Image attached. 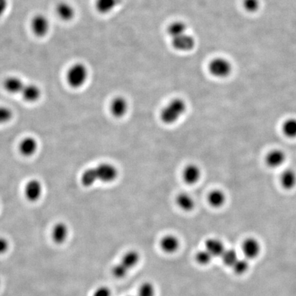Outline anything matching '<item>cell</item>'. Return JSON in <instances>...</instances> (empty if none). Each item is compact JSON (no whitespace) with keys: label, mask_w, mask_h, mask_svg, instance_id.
Instances as JSON below:
<instances>
[{"label":"cell","mask_w":296,"mask_h":296,"mask_svg":"<svg viewBox=\"0 0 296 296\" xmlns=\"http://www.w3.org/2000/svg\"><path fill=\"white\" fill-rule=\"evenodd\" d=\"M118 170L112 164L102 163L85 171L82 176L81 182L85 187H90L97 182L110 183L118 177Z\"/></svg>","instance_id":"cell-1"},{"label":"cell","mask_w":296,"mask_h":296,"mask_svg":"<svg viewBox=\"0 0 296 296\" xmlns=\"http://www.w3.org/2000/svg\"><path fill=\"white\" fill-rule=\"evenodd\" d=\"M186 109L187 105L184 100L180 98L174 99L162 109L160 115L161 121L165 124H173L183 116Z\"/></svg>","instance_id":"cell-2"},{"label":"cell","mask_w":296,"mask_h":296,"mask_svg":"<svg viewBox=\"0 0 296 296\" xmlns=\"http://www.w3.org/2000/svg\"><path fill=\"white\" fill-rule=\"evenodd\" d=\"M140 261V254L136 250H131L126 252L119 263L112 269V274L118 279L125 278L129 271L135 267Z\"/></svg>","instance_id":"cell-3"},{"label":"cell","mask_w":296,"mask_h":296,"mask_svg":"<svg viewBox=\"0 0 296 296\" xmlns=\"http://www.w3.org/2000/svg\"><path fill=\"white\" fill-rule=\"evenodd\" d=\"M88 78V69L84 64L76 62L69 67L67 74L68 84L72 88L78 89L86 83Z\"/></svg>","instance_id":"cell-4"},{"label":"cell","mask_w":296,"mask_h":296,"mask_svg":"<svg viewBox=\"0 0 296 296\" xmlns=\"http://www.w3.org/2000/svg\"><path fill=\"white\" fill-rule=\"evenodd\" d=\"M210 74L215 78L228 77L232 71V64L227 59L218 57L212 59L208 66Z\"/></svg>","instance_id":"cell-5"},{"label":"cell","mask_w":296,"mask_h":296,"mask_svg":"<svg viewBox=\"0 0 296 296\" xmlns=\"http://www.w3.org/2000/svg\"><path fill=\"white\" fill-rule=\"evenodd\" d=\"M31 29L36 36L43 37L48 34L50 30V22L46 16L38 14L31 21Z\"/></svg>","instance_id":"cell-6"},{"label":"cell","mask_w":296,"mask_h":296,"mask_svg":"<svg viewBox=\"0 0 296 296\" xmlns=\"http://www.w3.org/2000/svg\"><path fill=\"white\" fill-rule=\"evenodd\" d=\"M241 249L245 259L250 260L259 257L261 253V246L259 241L255 238L249 237L242 243Z\"/></svg>","instance_id":"cell-7"},{"label":"cell","mask_w":296,"mask_h":296,"mask_svg":"<svg viewBox=\"0 0 296 296\" xmlns=\"http://www.w3.org/2000/svg\"><path fill=\"white\" fill-rule=\"evenodd\" d=\"M286 159V153L283 149H273L266 154L265 162L269 168L276 169L281 167Z\"/></svg>","instance_id":"cell-8"},{"label":"cell","mask_w":296,"mask_h":296,"mask_svg":"<svg viewBox=\"0 0 296 296\" xmlns=\"http://www.w3.org/2000/svg\"><path fill=\"white\" fill-rule=\"evenodd\" d=\"M172 45L178 51L189 52L192 50L196 45V41L192 36L185 33L182 35L172 39Z\"/></svg>","instance_id":"cell-9"},{"label":"cell","mask_w":296,"mask_h":296,"mask_svg":"<svg viewBox=\"0 0 296 296\" xmlns=\"http://www.w3.org/2000/svg\"><path fill=\"white\" fill-rule=\"evenodd\" d=\"M111 112L113 116L117 118H123L128 112V103L124 97L119 96L116 97L111 102L110 106Z\"/></svg>","instance_id":"cell-10"},{"label":"cell","mask_w":296,"mask_h":296,"mask_svg":"<svg viewBox=\"0 0 296 296\" xmlns=\"http://www.w3.org/2000/svg\"><path fill=\"white\" fill-rule=\"evenodd\" d=\"M41 193H42V186L39 180H32L26 184L25 194L29 201L35 202L39 200Z\"/></svg>","instance_id":"cell-11"},{"label":"cell","mask_w":296,"mask_h":296,"mask_svg":"<svg viewBox=\"0 0 296 296\" xmlns=\"http://www.w3.org/2000/svg\"><path fill=\"white\" fill-rule=\"evenodd\" d=\"M160 246L165 253H175L180 247V241L177 237L174 235H166L161 238Z\"/></svg>","instance_id":"cell-12"},{"label":"cell","mask_w":296,"mask_h":296,"mask_svg":"<svg viewBox=\"0 0 296 296\" xmlns=\"http://www.w3.org/2000/svg\"><path fill=\"white\" fill-rule=\"evenodd\" d=\"M201 170L198 165L190 164L186 166L182 173L184 182L189 184H194L200 180L201 178Z\"/></svg>","instance_id":"cell-13"},{"label":"cell","mask_w":296,"mask_h":296,"mask_svg":"<svg viewBox=\"0 0 296 296\" xmlns=\"http://www.w3.org/2000/svg\"><path fill=\"white\" fill-rule=\"evenodd\" d=\"M69 235V229L67 224L64 223H57L52 230V237L53 241L57 244H62L64 243Z\"/></svg>","instance_id":"cell-14"},{"label":"cell","mask_w":296,"mask_h":296,"mask_svg":"<svg viewBox=\"0 0 296 296\" xmlns=\"http://www.w3.org/2000/svg\"><path fill=\"white\" fill-rule=\"evenodd\" d=\"M205 249L213 257H221L226 248L222 241L216 238H210L205 242Z\"/></svg>","instance_id":"cell-15"},{"label":"cell","mask_w":296,"mask_h":296,"mask_svg":"<svg viewBox=\"0 0 296 296\" xmlns=\"http://www.w3.org/2000/svg\"><path fill=\"white\" fill-rule=\"evenodd\" d=\"M282 187L285 190H292L296 186V172L292 169L284 171L280 177Z\"/></svg>","instance_id":"cell-16"},{"label":"cell","mask_w":296,"mask_h":296,"mask_svg":"<svg viewBox=\"0 0 296 296\" xmlns=\"http://www.w3.org/2000/svg\"><path fill=\"white\" fill-rule=\"evenodd\" d=\"M57 13L61 20L68 22L74 19L76 12L70 3L62 1L57 5Z\"/></svg>","instance_id":"cell-17"},{"label":"cell","mask_w":296,"mask_h":296,"mask_svg":"<svg viewBox=\"0 0 296 296\" xmlns=\"http://www.w3.org/2000/svg\"><path fill=\"white\" fill-rule=\"evenodd\" d=\"M226 201V194L222 190L214 189L208 193V203L213 208H221L225 205Z\"/></svg>","instance_id":"cell-18"},{"label":"cell","mask_w":296,"mask_h":296,"mask_svg":"<svg viewBox=\"0 0 296 296\" xmlns=\"http://www.w3.org/2000/svg\"><path fill=\"white\" fill-rule=\"evenodd\" d=\"M121 2V0H96L95 8L99 13L108 14L116 9Z\"/></svg>","instance_id":"cell-19"},{"label":"cell","mask_w":296,"mask_h":296,"mask_svg":"<svg viewBox=\"0 0 296 296\" xmlns=\"http://www.w3.org/2000/svg\"><path fill=\"white\" fill-rule=\"evenodd\" d=\"M21 93L24 100L30 102H35L41 96V90L35 85H25Z\"/></svg>","instance_id":"cell-20"},{"label":"cell","mask_w":296,"mask_h":296,"mask_svg":"<svg viewBox=\"0 0 296 296\" xmlns=\"http://www.w3.org/2000/svg\"><path fill=\"white\" fill-rule=\"evenodd\" d=\"M177 204L179 208L184 211L189 212L195 207V201L188 193H180L177 198Z\"/></svg>","instance_id":"cell-21"},{"label":"cell","mask_w":296,"mask_h":296,"mask_svg":"<svg viewBox=\"0 0 296 296\" xmlns=\"http://www.w3.org/2000/svg\"><path fill=\"white\" fill-rule=\"evenodd\" d=\"M37 142L35 139L32 137H28L21 142L20 150L24 156H32L37 149Z\"/></svg>","instance_id":"cell-22"},{"label":"cell","mask_w":296,"mask_h":296,"mask_svg":"<svg viewBox=\"0 0 296 296\" xmlns=\"http://www.w3.org/2000/svg\"><path fill=\"white\" fill-rule=\"evenodd\" d=\"M24 86L22 80L15 76L7 78L4 82L5 89L11 93H22Z\"/></svg>","instance_id":"cell-23"},{"label":"cell","mask_w":296,"mask_h":296,"mask_svg":"<svg viewBox=\"0 0 296 296\" xmlns=\"http://www.w3.org/2000/svg\"><path fill=\"white\" fill-rule=\"evenodd\" d=\"M282 132L287 138L296 139V118H287L281 126Z\"/></svg>","instance_id":"cell-24"},{"label":"cell","mask_w":296,"mask_h":296,"mask_svg":"<svg viewBox=\"0 0 296 296\" xmlns=\"http://www.w3.org/2000/svg\"><path fill=\"white\" fill-rule=\"evenodd\" d=\"M187 25L183 22L177 21L170 24L168 28V33L171 39L178 37L187 33Z\"/></svg>","instance_id":"cell-25"},{"label":"cell","mask_w":296,"mask_h":296,"mask_svg":"<svg viewBox=\"0 0 296 296\" xmlns=\"http://www.w3.org/2000/svg\"><path fill=\"white\" fill-rule=\"evenodd\" d=\"M221 257L224 264L231 267L238 259L237 252L233 249H226Z\"/></svg>","instance_id":"cell-26"},{"label":"cell","mask_w":296,"mask_h":296,"mask_svg":"<svg viewBox=\"0 0 296 296\" xmlns=\"http://www.w3.org/2000/svg\"><path fill=\"white\" fill-rule=\"evenodd\" d=\"M250 267L248 260L247 259H238L233 266V269L235 274L237 275H243L248 271Z\"/></svg>","instance_id":"cell-27"},{"label":"cell","mask_w":296,"mask_h":296,"mask_svg":"<svg viewBox=\"0 0 296 296\" xmlns=\"http://www.w3.org/2000/svg\"><path fill=\"white\" fill-rule=\"evenodd\" d=\"M213 258L211 254L207 251L206 249L200 250V251L197 252L196 255L197 263L202 265V266H207V265L210 264Z\"/></svg>","instance_id":"cell-28"},{"label":"cell","mask_w":296,"mask_h":296,"mask_svg":"<svg viewBox=\"0 0 296 296\" xmlns=\"http://www.w3.org/2000/svg\"><path fill=\"white\" fill-rule=\"evenodd\" d=\"M155 287L150 282H145L139 287L137 296H155Z\"/></svg>","instance_id":"cell-29"},{"label":"cell","mask_w":296,"mask_h":296,"mask_svg":"<svg viewBox=\"0 0 296 296\" xmlns=\"http://www.w3.org/2000/svg\"><path fill=\"white\" fill-rule=\"evenodd\" d=\"M243 7L247 11L254 13L259 10L260 7V1L259 0H244Z\"/></svg>","instance_id":"cell-30"},{"label":"cell","mask_w":296,"mask_h":296,"mask_svg":"<svg viewBox=\"0 0 296 296\" xmlns=\"http://www.w3.org/2000/svg\"><path fill=\"white\" fill-rule=\"evenodd\" d=\"M13 117V113L9 109L0 106V124L8 122Z\"/></svg>","instance_id":"cell-31"},{"label":"cell","mask_w":296,"mask_h":296,"mask_svg":"<svg viewBox=\"0 0 296 296\" xmlns=\"http://www.w3.org/2000/svg\"><path fill=\"white\" fill-rule=\"evenodd\" d=\"M93 296H111V291L109 287L101 286L95 290Z\"/></svg>","instance_id":"cell-32"},{"label":"cell","mask_w":296,"mask_h":296,"mask_svg":"<svg viewBox=\"0 0 296 296\" xmlns=\"http://www.w3.org/2000/svg\"><path fill=\"white\" fill-rule=\"evenodd\" d=\"M8 248H9V244L6 238L0 237V254L7 252Z\"/></svg>","instance_id":"cell-33"},{"label":"cell","mask_w":296,"mask_h":296,"mask_svg":"<svg viewBox=\"0 0 296 296\" xmlns=\"http://www.w3.org/2000/svg\"><path fill=\"white\" fill-rule=\"evenodd\" d=\"M8 6L7 0H0V17L5 13Z\"/></svg>","instance_id":"cell-34"}]
</instances>
